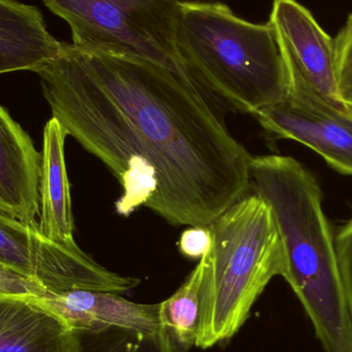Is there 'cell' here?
Instances as JSON below:
<instances>
[{"label":"cell","mask_w":352,"mask_h":352,"mask_svg":"<svg viewBox=\"0 0 352 352\" xmlns=\"http://www.w3.org/2000/svg\"><path fill=\"white\" fill-rule=\"evenodd\" d=\"M210 250L200 258L203 278L196 347L230 340L275 276L285 278V248L269 205L248 194L208 226Z\"/></svg>","instance_id":"4"},{"label":"cell","mask_w":352,"mask_h":352,"mask_svg":"<svg viewBox=\"0 0 352 352\" xmlns=\"http://www.w3.org/2000/svg\"><path fill=\"white\" fill-rule=\"evenodd\" d=\"M254 116L273 138L304 144L341 175L352 176L351 109L287 96Z\"/></svg>","instance_id":"8"},{"label":"cell","mask_w":352,"mask_h":352,"mask_svg":"<svg viewBox=\"0 0 352 352\" xmlns=\"http://www.w3.org/2000/svg\"><path fill=\"white\" fill-rule=\"evenodd\" d=\"M252 188L270 207L285 258V279L326 352H352V318L320 184L296 159L252 157Z\"/></svg>","instance_id":"2"},{"label":"cell","mask_w":352,"mask_h":352,"mask_svg":"<svg viewBox=\"0 0 352 352\" xmlns=\"http://www.w3.org/2000/svg\"><path fill=\"white\" fill-rule=\"evenodd\" d=\"M202 278L203 264L200 260L179 289L160 303L161 324L175 352H186L196 346Z\"/></svg>","instance_id":"14"},{"label":"cell","mask_w":352,"mask_h":352,"mask_svg":"<svg viewBox=\"0 0 352 352\" xmlns=\"http://www.w3.org/2000/svg\"><path fill=\"white\" fill-rule=\"evenodd\" d=\"M67 132L56 118L47 122L43 130L39 182V231L54 243L78 248L74 241L69 180L64 146Z\"/></svg>","instance_id":"12"},{"label":"cell","mask_w":352,"mask_h":352,"mask_svg":"<svg viewBox=\"0 0 352 352\" xmlns=\"http://www.w3.org/2000/svg\"><path fill=\"white\" fill-rule=\"evenodd\" d=\"M61 45L36 6L0 0V74L35 72L59 54Z\"/></svg>","instance_id":"13"},{"label":"cell","mask_w":352,"mask_h":352,"mask_svg":"<svg viewBox=\"0 0 352 352\" xmlns=\"http://www.w3.org/2000/svg\"><path fill=\"white\" fill-rule=\"evenodd\" d=\"M334 56L339 95L352 109V14L334 38Z\"/></svg>","instance_id":"16"},{"label":"cell","mask_w":352,"mask_h":352,"mask_svg":"<svg viewBox=\"0 0 352 352\" xmlns=\"http://www.w3.org/2000/svg\"><path fill=\"white\" fill-rule=\"evenodd\" d=\"M88 335L91 352H175L164 330L155 334L111 330Z\"/></svg>","instance_id":"15"},{"label":"cell","mask_w":352,"mask_h":352,"mask_svg":"<svg viewBox=\"0 0 352 352\" xmlns=\"http://www.w3.org/2000/svg\"><path fill=\"white\" fill-rule=\"evenodd\" d=\"M52 116L118 178L116 210L208 227L252 188V157L195 80L154 62L62 43L35 72Z\"/></svg>","instance_id":"1"},{"label":"cell","mask_w":352,"mask_h":352,"mask_svg":"<svg viewBox=\"0 0 352 352\" xmlns=\"http://www.w3.org/2000/svg\"><path fill=\"white\" fill-rule=\"evenodd\" d=\"M0 264L34 281L47 295L74 289L125 294L140 283L135 277L107 270L80 248L50 241L41 235L38 223H25L1 211Z\"/></svg>","instance_id":"6"},{"label":"cell","mask_w":352,"mask_h":352,"mask_svg":"<svg viewBox=\"0 0 352 352\" xmlns=\"http://www.w3.org/2000/svg\"><path fill=\"white\" fill-rule=\"evenodd\" d=\"M80 49L142 58L190 78L178 52L182 0H41Z\"/></svg>","instance_id":"5"},{"label":"cell","mask_w":352,"mask_h":352,"mask_svg":"<svg viewBox=\"0 0 352 352\" xmlns=\"http://www.w3.org/2000/svg\"><path fill=\"white\" fill-rule=\"evenodd\" d=\"M82 337L34 296L0 294V352H82Z\"/></svg>","instance_id":"11"},{"label":"cell","mask_w":352,"mask_h":352,"mask_svg":"<svg viewBox=\"0 0 352 352\" xmlns=\"http://www.w3.org/2000/svg\"><path fill=\"white\" fill-rule=\"evenodd\" d=\"M0 294L34 296V297L47 295L41 285L1 264H0Z\"/></svg>","instance_id":"18"},{"label":"cell","mask_w":352,"mask_h":352,"mask_svg":"<svg viewBox=\"0 0 352 352\" xmlns=\"http://www.w3.org/2000/svg\"><path fill=\"white\" fill-rule=\"evenodd\" d=\"M335 244L352 318V217L337 234Z\"/></svg>","instance_id":"17"},{"label":"cell","mask_w":352,"mask_h":352,"mask_svg":"<svg viewBox=\"0 0 352 352\" xmlns=\"http://www.w3.org/2000/svg\"><path fill=\"white\" fill-rule=\"evenodd\" d=\"M269 22L287 70L289 95L347 109L337 87L334 38L297 0H274Z\"/></svg>","instance_id":"7"},{"label":"cell","mask_w":352,"mask_h":352,"mask_svg":"<svg viewBox=\"0 0 352 352\" xmlns=\"http://www.w3.org/2000/svg\"><path fill=\"white\" fill-rule=\"evenodd\" d=\"M41 153L0 104V211L36 225Z\"/></svg>","instance_id":"10"},{"label":"cell","mask_w":352,"mask_h":352,"mask_svg":"<svg viewBox=\"0 0 352 352\" xmlns=\"http://www.w3.org/2000/svg\"><path fill=\"white\" fill-rule=\"evenodd\" d=\"M178 52L206 96L254 116L287 99L289 82L274 28L240 18L219 1H182Z\"/></svg>","instance_id":"3"},{"label":"cell","mask_w":352,"mask_h":352,"mask_svg":"<svg viewBox=\"0 0 352 352\" xmlns=\"http://www.w3.org/2000/svg\"><path fill=\"white\" fill-rule=\"evenodd\" d=\"M212 245V234L209 227H190L182 233L179 250L184 256L201 258Z\"/></svg>","instance_id":"19"},{"label":"cell","mask_w":352,"mask_h":352,"mask_svg":"<svg viewBox=\"0 0 352 352\" xmlns=\"http://www.w3.org/2000/svg\"><path fill=\"white\" fill-rule=\"evenodd\" d=\"M38 300L78 334H99L111 330L155 334L164 330L160 320V303H135L121 294L74 289L41 296Z\"/></svg>","instance_id":"9"}]
</instances>
